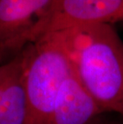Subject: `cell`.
<instances>
[{
  "label": "cell",
  "instance_id": "6da1fadb",
  "mask_svg": "<svg viewBox=\"0 0 123 124\" xmlns=\"http://www.w3.org/2000/svg\"><path fill=\"white\" fill-rule=\"evenodd\" d=\"M78 79L102 112L123 117V41L111 24L63 31Z\"/></svg>",
  "mask_w": 123,
  "mask_h": 124
},
{
  "label": "cell",
  "instance_id": "7a4b0ae2",
  "mask_svg": "<svg viewBox=\"0 0 123 124\" xmlns=\"http://www.w3.org/2000/svg\"><path fill=\"white\" fill-rule=\"evenodd\" d=\"M27 115L26 124H49L62 82L73 68L66 34L49 33L22 49Z\"/></svg>",
  "mask_w": 123,
  "mask_h": 124
},
{
  "label": "cell",
  "instance_id": "3957f363",
  "mask_svg": "<svg viewBox=\"0 0 123 124\" xmlns=\"http://www.w3.org/2000/svg\"><path fill=\"white\" fill-rule=\"evenodd\" d=\"M118 22H123V0H55L31 31L29 43L49 33Z\"/></svg>",
  "mask_w": 123,
  "mask_h": 124
},
{
  "label": "cell",
  "instance_id": "277c9868",
  "mask_svg": "<svg viewBox=\"0 0 123 124\" xmlns=\"http://www.w3.org/2000/svg\"><path fill=\"white\" fill-rule=\"evenodd\" d=\"M55 0H0V51L12 59L29 43L31 31Z\"/></svg>",
  "mask_w": 123,
  "mask_h": 124
},
{
  "label": "cell",
  "instance_id": "5b68a950",
  "mask_svg": "<svg viewBox=\"0 0 123 124\" xmlns=\"http://www.w3.org/2000/svg\"><path fill=\"white\" fill-rule=\"evenodd\" d=\"M27 115L21 51L0 66V124H26Z\"/></svg>",
  "mask_w": 123,
  "mask_h": 124
},
{
  "label": "cell",
  "instance_id": "8992f818",
  "mask_svg": "<svg viewBox=\"0 0 123 124\" xmlns=\"http://www.w3.org/2000/svg\"><path fill=\"white\" fill-rule=\"evenodd\" d=\"M101 113L72 68L60 86L49 124H87Z\"/></svg>",
  "mask_w": 123,
  "mask_h": 124
},
{
  "label": "cell",
  "instance_id": "52a82bcc",
  "mask_svg": "<svg viewBox=\"0 0 123 124\" xmlns=\"http://www.w3.org/2000/svg\"><path fill=\"white\" fill-rule=\"evenodd\" d=\"M87 124H123V117L114 113L105 112L96 116Z\"/></svg>",
  "mask_w": 123,
  "mask_h": 124
}]
</instances>
